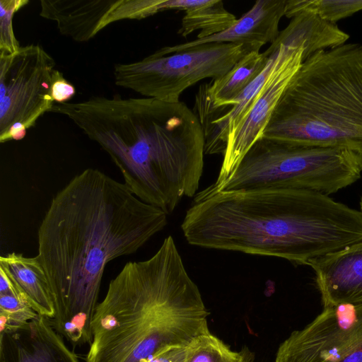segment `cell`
Masks as SVG:
<instances>
[{
	"mask_svg": "<svg viewBox=\"0 0 362 362\" xmlns=\"http://www.w3.org/2000/svg\"><path fill=\"white\" fill-rule=\"evenodd\" d=\"M0 268L11 278L29 305L40 315L52 319L55 308L52 290L37 255L33 257L11 252L0 257Z\"/></svg>",
	"mask_w": 362,
	"mask_h": 362,
	"instance_id": "2e32d148",
	"label": "cell"
},
{
	"mask_svg": "<svg viewBox=\"0 0 362 362\" xmlns=\"http://www.w3.org/2000/svg\"><path fill=\"white\" fill-rule=\"evenodd\" d=\"M0 362H79L47 317L0 332Z\"/></svg>",
	"mask_w": 362,
	"mask_h": 362,
	"instance_id": "7c38bea8",
	"label": "cell"
},
{
	"mask_svg": "<svg viewBox=\"0 0 362 362\" xmlns=\"http://www.w3.org/2000/svg\"><path fill=\"white\" fill-rule=\"evenodd\" d=\"M28 3L27 0L0 1V54H12L20 48L14 35L13 18L14 14Z\"/></svg>",
	"mask_w": 362,
	"mask_h": 362,
	"instance_id": "44dd1931",
	"label": "cell"
},
{
	"mask_svg": "<svg viewBox=\"0 0 362 362\" xmlns=\"http://www.w3.org/2000/svg\"><path fill=\"white\" fill-rule=\"evenodd\" d=\"M278 59L252 106L228 136L216 180L206 189H216L235 170L241 159L260 137L285 89L304 61V49L286 44L282 34Z\"/></svg>",
	"mask_w": 362,
	"mask_h": 362,
	"instance_id": "30bf717a",
	"label": "cell"
},
{
	"mask_svg": "<svg viewBox=\"0 0 362 362\" xmlns=\"http://www.w3.org/2000/svg\"><path fill=\"white\" fill-rule=\"evenodd\" d=\"M195 195L181 224L192 245L308 265L362 241V212L318 192L261 189Z\"/></svg>",
	"mask_w": 362,
	"mask_h": 362,
	"instance_id": "3957f363",
	"label": "cell"
},
{
	"mask_svg": "<svg viewBox=\"0 0 362 362\" xmlns=\"http://www.w3.org/2000/svg\"><path fill=\"white\" fill-rule=\"evenodd\" d=\"M262 46L249 44H202L166 55L155 52L130 63L116 64L115 84L143 97L180 101L187 88L206 78H221L245 55Z\"/></svg>",
	"mask_w": 362,
	"mask_h": 362,
	"instance_id": "52a82bcc",
	"label": "cell"
},
{
	"mask_svg": "<svg viewBox=\"0 0 362 362\" xmlns=\"http://www.w3.org/2000/svg\"><path fill=\"white\" fill-rule=\"evenodd\" d=\"M163 8L185 12L177 31L185 37L195 30H200L197 39L216 35L228 29L237 20L221 0H164Z\"/></svg>",
	"mask_w": 362,
	"mask_h": 362,
	"instance_id": "e0dca14e",
	"label": "cell"
},
{
	"mask_svg": "<svg viewBox=\"0 0 362 362\" xmlns=\"http://www.w3.org/2000/svg\"><path fill=\"white\" fill-rule=\"evenodd\" d=\"M323 307L362 303V241L309 262Z\"/></svg>",
	"mask_w": 362,
	"mask_h": 362,
	"instance_id": "8fae6325",
	"label": "cell"
},
{
	"mask_svg": "<svg viewBox=\"0 0 362 362\" xmlns=\"http://www.w3.org/2000/svg\"><path fill=\"white\" fill-rule=\"evenodd\" d=\"M274 362H362V303L323 307L279 345Z\"/></svg>",
	"mask_w": 362,
	"mask_h": 362,
	"instance_id": "9c48e42d",
	"label": "cell"
},
{
	"mask_svg": "<svg viewBox=\"0 0 362 362\" xmlns=\"http://www.w3.org/2000/svg\"><path fill=\"white\" fill-rule=\"evenodd\" d=\"M362 152L344 146H304L258 139L215 190L290 189L335 193L361 175Z\"/></svg>",
	"mask_w": 362,
	"mask_h": 362,
	"instance_id": "8992f818",
	"label": "cell"
},
{
	"mask_svg": "<svg viewBox=\"0 0 362 362\" xmlns=\"http://www.w3.org/2000/svg\"><path fill=\"white\" fill-rule=\"evenodd\" d=\"M119 4V0H41L40 16L55 22L62 35L84 42L117 21Z\"/></svg>",
	"mask_w": 362,
	"mask_h": 362,
	"instance_id": "5bb4252c",
	"label": "cell"
},
{
	"mask_svg": "<svg viewBox=\"0 0 362 362\" xmlns=\"http://www.w3.org/2000/svg\"><path fill=\"white\" fill-rule=\"evenodd\" d=\"M287 0H258L252 7L226 30L185 43L163 47L158 55L180 52L209 43L249 44L263 46L274 42L279 35V25L285 16Z\"/></svg>",
	"mask_w": 362,
	"mask_h": 362,
	"instance_id": "4fadbf2b",
	"label": "cell"
},
{
	"mask_svg": "<svg viewBox=\"0 0 362 362\" xmlns=\"http://www.w3.org/2000/svg\"><path fill=\"white\" fill-rule=\"evenodd\" d=\"M50 112L69 118L98 144L142 202L168 215L183 197L196 194L205 139L199 119L185 103L91 96L56 103Z\"/></svg>",
	"mask_w": 362,
	"mask_h": 362,
	"instance_id": "7a4b0ae2",
	"label": "cell"
},
{
	"mask_svg": "<svg viewBox=\"0 0 362 362\" xmlns=\"http://www.w3.org/2000/svg\"><path fill=\"white\" fill-rule=\"evenodd\" d=\"M75 93L74 86L64 77V75L53 84L52 97L55 103L67 102L75 95Z\"/></svg>",
	"mask_w": 362,
	"mask_h": 362,
	"instance_id": "7402d4cb",
	"label": "cell"
},
{
	"mask_svg": "<svg viewBox=\"0 0 362 362\" xmlns=\"http://www.w3.org/2000/svg\"><path fill=\"white\" fill-rule=\"evenodd\" d=\"M167 216L95 168L53 197L38 228L37 256L52 290L51 322L63 337L90 344L105 266L136 252L166 226Z\"/></svg>",
	"mask_w": 362,
	"mask_h": 362,
	"instance_id": "6da1fadb",
	"label": "cell"
},
{
	"mask_svg": "<svg viewBox=\"0 0 362 362\" xmlns=\"http://www.w3.org/2000/svg\"><path fill=\"white\" fill-rule=\"evenodd\" d=\"M247 350L235 351L211 332L198 336L183 349L179 362H250Z\"/></svg>",
	"mask_w": 362,
	"mask_h": 362,
	"instance_id": "ac0fdd59",
	"label": "cell"
},
{
	"mask_svg": "<svg viewBox=\"0 0 362 362\" xmlns=\"http://www.w3.org/2000/svg\"><path fill=\"white\" fill-rule=\"evenodd\" d=\"M310 11L335 23L362 11V0H287L285 16L292 18L300 11Z\"/></svg>",
	"mask_w": 362,
	"mask_h": 362,
	"instance_id": "d6986e66",
	"label": "cell"
},
{
	"mask_svg": "<svg viewBox=\"0 0 362 362\" xmlns=\"http://www.w3.org/2000/svg\"><path fill=\"white\" fill-rule=\"evenodd\" d=\"M269 47L264 52L252 51L241 58L224 76L199 86L195 95L214 109L226 110L265 68L270 57Z\"/></svg>",
	"mask_w": 362,
	"mask_h": 362,
	"instance_id": "9a60e30c",
	"label": "cell"
},
{
	"mask_svg": "<svg viewBox=\"0 0 362 362\" xmlns=\"http://www.w3.org/2000/svg\"><path fill=\"white\" fill-rule=\"evenodd\" d=\"M262 136L362 152V45L346 42L304 60Z\"/></svg>",
	"mask_w": 362,
	"mask_h": 362,
	"instance_id": "5b68a950",
	"label": "cell"
},
{
	"mask_svg": "<svg viewBox=\"0 0 362 362\" xmlns=\"http://www.w3.org/2000/svg\"><path fill=\"white\" fill-rule=\"evenodd\" d=\"M63 74L39 45L21 46L0 54V141L23 139L27 130L49 112L55 102L54 83Z\"/></svg>",
	"mask_w": 362,
	"mask_h": 362,
	"instance_id": "ba28073f",
	"label": "cell"
},
{
	"mask_svg": "<svg viewBox=\"0 0 362 362\" xmlns=\"http://www.w3.org/2000/svg\"><path fill=\"white\" fill-rule=\"evenodd\" d=\"M209 313L172 236L110 282L91 322L86 362H151L210 332Z\"/></svg>",
	"mask_w": 362,
	"mask_h": 362,
	"instance_id": "277c9868",
	"label": "cell"
},
{
	"mask_svg": "<svg viewBox=\"0 0 362 362\" xmlns=\"http://www.w3.org/2000/svg\"><path fill=\"white\" fill-rule=\"evenodd\" d=\"M38 315L21 293H0V332L19 328Z\"/></svg>",
	"mask_w": 362,
	"mask_h": 362,
	"instance_id": "ffe728a7",
	"label": "cell"
},
{
	"mask_svg": "<svg viewBox=\"0 0 362 362\" xmlns=\"http://www.w3.org/2000/svg\"><path fill=\"white\" fill-rule=\"evenodd\" d=\"M360 206H361V211L362 212V197L361 198Z\"/></svg>",
	"mask_w": 362,
	"mask_h": 362,
	"instance_id": "603a6c76",
	"label": "cell"
}]
</instances>
